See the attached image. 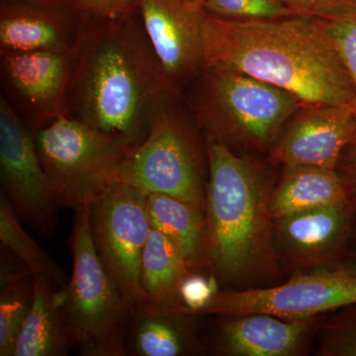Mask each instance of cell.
<instances>
[{
	"label": "cell",
	"mask_w": 356,
	"mask_h": 356,
	"mask_svg": "<svg viewBox=\"0 0 356 356\" xmlns=\"http://www.w3.org/2000/svg\"><path fill=\"white\" fill-rule=\"evenodd\" d=\"M18 1L35 2V3L51 4V6H67L70 0H18Z\"/></svg>",
	"instance_id": "33"
},
{
	"label": "cell",
	"mask_w": 356,
	"mask_h": 356,
	"mask_svg": "<svg viewBox=\"0 0 356 356\" xmlns=\"http://www.w3.org/2000/svg\"><path fill=\"white\" fill-rule=\"evenodd\" d=\"M218 280L214 276L205 277L202 273H191L182 283L180 288V299L182 304L192 314L197 313L202 309L218 289Z\"/></svg>",
	"instance_id": "27"
},
{
	"label": "cell",
	"mask_w": 356,
	"mask_h": 356,
	"mask_svg": "<svg viewBox=\"0 0 356 356\" xmlns=\"http://www.w3.org/2000/svg\"><path fill=\"white\" fill-rule=\"evenodd\" d=\"M304 104L289 91L233 70L203 69L193 110L206 136L232 146L273 147Z\"/></svg>",
	"instance_id": "4"
},
{
	"label": "cell",
	"mask_w": 356,
	"mask_h": 356,
	"mask_svg": "<svg viewBox=\"0 0 356 356\" xmlns=\"http://www.w3.org/2000/svg\"><path fill=\"white\" fill-rule=\"evenodd\" d=\"M33 275L29 267L9 248L1 245L0 250V289ZM34 276V275H33Z\"/></svg>",
	"instance_id": "30"
},
{
	"label": "cell",
	"mask_w": 356,
	"mask_h": 356,
	"mask_svg": "<svg viewBox=\"0 0 356 356\" xmlns=\"http://www.w3.org/2000/svg\"><path fill=\"white\" fill-rule=\"evenodd\" d=\"M72 4L2 0L0 51H65L74 47L79 15Z\"/></svg>",
	"instance_id": "16"
},
{
	"label": "cell",
	"mask_w": 356,
	"mask_h": 356,
	"mask_svg": "<svg viewBox=\"0 0 356 356\" xmlns=\"http://www.w3.org/2000/svg\"><path fill=\"white\" fill-rule=\"evenodd\" d=\"M284 168L271 193L274 220L348 200L346 186L336 170L312 165Z\"/></svg>",
	"instance_id": "19"
},
{
	"label": "cell",
	"mask_w": 356,
	"mask_h": 356,
	"mask_svg": "<svg viewBox=\"0 0 356 356\" xmlns=\"http://www.w3.org/2000/svg\"><path fill=\"white\" fill-rule=\"evenodd\" d=\"M299 273L277 286L219 290L196 315L305 318L356 303V273L343 264Z\"/></svg>",
	"instance_id": "8"
},
{
	"label": "cell",
	"mask_w": 356,
	"mask_h": 356,
	"mask_svg": "<svg viewBox=\"0 0 356 356\" xmlns=\"http://www.w3.org/2000/svg\"><path fill=\"white\" fill-rule=\"evenodd\" d=\"M70 350L64 288L36 276L31 310L21 329L14 356H65Z\"/></svg>",
	"instance_id": "18"
},
{
	"label": "cell",
	"mask_w": 356,
	"mask_h": 356,
	"mask_svg": "<svg viewBox=\"0 0 356 356\" xmlns=\"http://www.w3.org/2000/svg\"><path fill=\"white\" fill-rule=\"evenodd\" d=\"M0 178L1 194L16 216L41 235H53L58 205L40 161L34 129L4 96L0 99Z\"/></svg>",
	"instance_id": "10"
},
{
	"label": "cell",
	"mask_w": 356,
	"mask_h": 356,
	"mask_svg": "<svg viewBox=\"0 0 356 356\" xmlns=\"http://www.w3.org/2000/svg\"><path fill=\"white\" fill-rule=\"evenodd\" d=\"M191 273L177 245L152 228L140 264V282L147 299L156 305H184L180 288Z\"/></svg>",
	"instance_id": "21"
},
{
	"label": "cell",
	"mask_w": 356,
	"mask_h": 356,
	"mask_svg": "<svg viewBox=\"0 0 356 356\" xmlns=\"http://www.w3.org/2000/svg\"><path fill=\"white\" fill-rule=\"evenodd\" d=\"M33 298V275L0 289V356H14Z\"/></svg>",
	"instance_id": "23"
},
{
	"label": "cell",
	"mask_w": 356,
	"mask_h": 356,
	"mask_svg": "<svg viewBox=\"0 0 356 356\" xmlns=\"http://www.w3.org/2000/svg\"><path fill=\"white\" fill-rule=\"evenodd\" d=\"M320 317L285 318L268 314L224 316L215 350L227 356H297L315 337Z\"/></svg>",
	"instance_id": "15"
},
{
	"label": "cell",
	"mask_w": 356,
	"mask_h": 356,
	"mask_svg": "<svg viewBox=\"0 0 356 356\" xmlns=\"http://www.w3.org/2000/svg\"><path fill=\"white\" fill-rule=\"evenodd\" d=\"M299 15L332 19L356 10V0H281Z\"/></svg>",
	"instance_id": "28"
},
{
	"label": "cell",
	"mask_w": 356,
	"mask_h": 356,
	"mask_svg": "<svg viewBox=\"0 0 356 356\" xmlns=\"http://www.w3.org/2000/svg\"><path fill=\"white\" fill-rule=\"evenodd\" d=\"M177 102L156 116L147 137L129 152L120 181L149 194H165L205 205L207 147L178 111Z\"/></svg>",
	"instance_id": "7"
},
{
	"label": "cell",
	"mask_w": 356,
	"mask_h": 356,
	"mask_svg": "<svg viewBox=\"0 0 356 356\" xmlns=\"http://www.w3.org/2000/svg\"><path fill=\"white\" fill-rule=\"evenodd\" d=\"M79 15L65 115L138 146L180 91L161 67L139 13Z\"/></svg>",
	"instance_id": "1"
},
{
	"label": "cell",
	"mask_w": 356,
	"mask_h": 356,
	"mask_svg": "<svg viewBox=\"0 0 356 356\" xmlns=\"http://www.w3.org/2000/svg\"><path fill=\"white\" fill-rule=\"evenodd\" d=\"M318 318L315 341L320 356H356V303Z\"/></svg>",
	"instance_id": "24"
},
{
	"label": "cell",
	"mask_w": 356,
	"mask_h": 356,
	"mask_svg": "<svg viewBox=\"0 0 356 356\" xmlns=\"http://www.w3.org/2000/svg\"><path fill=\"white\" fill-rule=\"evenodd\" d=\"M143 27L166 76L181 92L203 69L202 4L182 0H137Z\"/></svg>",
	"instance_id": "12"
},
{
	"label": "cell",
	"mask_w": 356,
	"mask_h": 356,
	"mask_svg": "<svg viewBox=\"0 0 356 356\" xmlns=\"http://www.w3.org/2000/svg\"><path fill=\"white\" fill-rule=\"evenodd\" d=\"M344 257H346V261L341 262V264H343L344 266L348 267V268L355 271L356 273V229L350 248H348V252H346Z\"/></svg>",
	"instance_id": "32"
},
{
	"label": "cell",
	"mask_w": 356,
	"mask_h": 356,
	"mask_svg": "<svg viewBox=\"0 0 356 356\" xmlns=\"http://www.w3.org/2000/svg\"><path fill=\"white\" fill-rule=\"evenodd\" d=\"M356 229V205L350 199L274 220L278 259L301 271L341 264Z\"/></svg>",
	"instance_id": "11"
},
{
	"label": "cell",
	"mask_w": 356,
	"mask_h": 356,
	"mask_svg": "<svg viewBox=\"0 0 356 356\" xmlns=\"http://www.w3.org/2000/svg\"><path fill=\"white\" fill-rule=\"evenodd\" d=\"M203 69L233 70L273 84L305 107L355 102L350 74L325 19L315 16L232 20L207 13Z\"/></svg>",
	"instance_id": "2"
},
{
	"label": "cell",
	"mask_w": 356,
	"mask_h": 356,
	"mask_svg": "<svg viewBox=\"0 0 356 356\" xmlns=\"http://www.w3.org/2000/svg\"><path fill=\"white\" fill-rule=\"evenodd\" d=\"M70 242L72 271L64 310L72 350L83 356H125L133 309L96 252L89 206L76 211Z\"/></svg>",
	"instance_id": "5"
},
{
	"label": "cell",
	"mask_w": 356,
	"mask_h": 356,
	"mask_svg": "<svg viewBox=\"0 0 356 356\" xmlns=\"http://www.w3.org/2000/svg\"><path fill=\"white\" fill-rule=\"evenodd\" d=\"M356 135L353 106L315 105L300 109L271 147L273 163L336 170L343 149Z\"/></svg>",
	"instance_id": "14"
},
{
	"label": "cell",
	"mask_w": 356,
	"mask_h": 356,
	"mask_svg": "<svg viewBox=\"0 0 356 356\" xmlns=\"http://www.w3.org/2000/svg\"><path fill=\"white\" fill-rule=\"evenodd\" d=\"M147 200L144 192L119 180L89 206L96 252L132 309L147 300L140 282L143 252L152 229Z\"/></svg>",
	"instance_id": "9"
},
{
	"label": "cell",
	"mask_w": 356,
	"mask_h": 356,
	"mask_svg": "<svg viewBox=\"0 0 356 356\" xmlns=\"http://www.w3.org/2000/svg\"><path fill=\"white\" fill-rule=\"evenodd\" d=\"M74 47L65 51H0L3 83L34 132L65 115Z\"/></svg>",
	"instance_id": "13"
},
{
	"label": "cell",
	"mask_w": 356,
	"mask_h": 356,
	"mask_svg": "<svg viewBox=\"0 0 356 356\" xmlns=\"http://www.w3.org/2000/svg\"><path fill=\"white\" fill-rule=\"evenodd\" d=\"M184 305L161 306L149 300L134 307L126 355L187 356L203 350L196 320Z\"/></svg>",
	"instance_id": "17"
},
{
	"label": "cell",
	"mask_w": 356,
	"mask_h": 356,
	"mask_svg": "<svg viewBox=\"0 0 356 356\" xmlns=\"http://www.w3.org/2000/svg\"><path fill=\"white\" fill-rule=\"evenodd\" d=\"M37 151L58 207L92 205L120 180L134 146L121 136L89 127L60 115L35 131Z\"/></svg>",
	"instance_id": "6"
},
{
	"label": "cell",
	"mask_w": 356,
	"mask_h": 356,
	"mask_svg": "<svg viewBox=\"0 0 356 356\" xmlns=\"http://www.w3.org/2000/svg\"><path fill=\"white\" fill-rule=\"evenodd\" d=\"M182 1L191 2V3H199V4H202V6H203L204 0H182Z\"/></svg>",
	"instance_id": "34"
},
{
	"label": "cell",
	"mask_w": 356,
	"mask_h": 356,
	"mask_svg": "<svg viewBox=\"0 0 356 356\" xmlns=\"http://www.w3.org/2000/svg\"><path fill=\"white\" fill-rule=\"evenodd\" d=\"M205 266L218 282L248 284L277 271L273 187L264 168L206 136Z\"/></svg>",
	"instance_id": "3"
},
{
	"label": "cell",
	"mask_w": 356,
	"mask_h": 356,
	"mask_svg": "<svg viewBox=\"0 0 356 356\" xmlns=\"http://www.w3.org/2000/svg\"><path fill=\"white\" fill-rule=\"evenodd\" d=\"M208 13L232 20H269L299 15L281 0H204Z\"/></svg>",
	"instance_id": "25"
},
{
	"label": "cell",
	"mask_w": 356,
	"mask_h": 356,
	"mask_svg": "<svg viewBox=\"0 0 356 356\" xmlns=\"http://www.w3.org/2000/svg\"><path fill=\"white\" fill-rule=\"evenodd\" d=\"M325 21L353 81L355 92L353 108L356 110V10Z\"/></svg>",
	"instance_id": "26"
},
{
	"label": "cell",
	"mask_w": 356,
	"mask_h": 356,
	"mask_svg": "<svg viewBox=\"0 0 356 356\" xmlns=\"http://www.w3.org/2000/svg\"><path fill=\"white\" fill-rule=\"evenodd\" d=\"M336 170L343 179L348 199L356 205V135L343 149Z\"/></svg>",
	"instance_id": "31"
},
{
	"label": "cell",
	"mask_w": 356,
	"mask_h": 356,
	"mask_svg": "<svg viewBox=\"0 0 356 356\" xmlns=\"http://www.w3.org/2000/svg\"><path fill=\"white\" fill-rule=\"evenodd\" d=\"M147 208L152 228L177 245L191 273H202L206 268L205 205L165 194H149Z\"/></svg>",
	"instance_id": "20"
},
{
	"label": "cell",
	"mask_w": 356,
	"mask_h": 356,
	"mask_svg": "<svg viewBox=\"0 0 356 356\" xmlns=\"http://www.w3.org/2000/svg\"><path fill=\"white\" fill-rule=\"evenodd\" d=\"M77 13L95 17L118 18L138 13L137 0H70Z\"/></svg>",
	"instance_id": "29"
},
{
	"label": "cell",
	"mask_w": 356,
	"mask_h": 356,
	"mask_svg": "<svg viewBox=\"0 0 356 356\" xmlns=\"http://www.w3.org/2000/svg\"><path fill=\"white\" fill-rule=\"evenodd\" d=\"M0 242L25 262L34 277L42 276L58 287L67 286L64 271L21 226L19 218L3 194L0 195Z\"/></svg>",
	"instance_id": "22"
}]
</instances>
